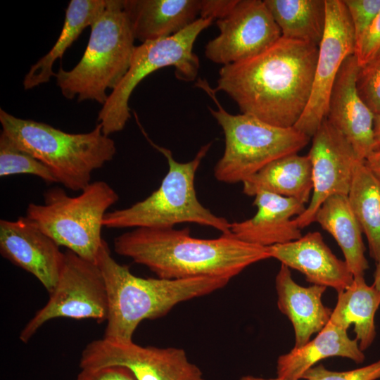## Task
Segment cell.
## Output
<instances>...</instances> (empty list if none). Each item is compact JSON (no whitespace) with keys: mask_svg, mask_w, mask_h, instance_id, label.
I'll return each instance as SVG.
<instances>
[{"mask_svg":"<svg viewBox=\"0 0 380 380\" xmlns=\"http://www.w3.org/2000/svg\"><path fill=\"white\" fill-rule=\"evenodd\" d=\"M308 156L311 163L312 192L305 211L294 219L300 229L314 222L317 211L328 198L348 195L360 161L350 143L327 119L313 135Z\"/></svg>","mask_w":380,"mask_h":380,"instance_id":"14","label":"cell"},{"mask_svg":"<svg viewBox=\"0 0 380 380\" xmlns=\"http://www.w3.org/2000/svg\"><path fill=\"white\" fill-rule=\"evenodd\" d=\"M362 233L366 235L369 255L380 261V182L364 163L356 164L347 195Z\"/></svg>","mask_w":380,"mask_h":380,"instance_id":"27","label":"cell"},{"mask_svg":"<svg viewBox=\"0 0 380 380\" xmlns=\"http://www.w3.org/2000/svg\"><path fill=\"white\" fill-rule=\"evenodd\" d=\"M350 16L356 42L380 11V0H343Z\"/></svg>","mask_w":380,"mask_h":380,"instance_id":"31","label":"cell"},{"mask_svg":"<svg viewBox=\"0 0 380 380\" xmlns=\"http://www.w3.org/2000/svg\"><path fill=\"white\" fill-rule=\"evenodd\" d=\"M240 380H291V379H280V378H275V379H264L261 377H255L253 376H242Z\"/></svg>","mask_w":380,"mask_h":380,"instance_id":"38","label":"cell"},{"mask_svg":"<svg viewBox=\"0 0 380 380\" xmlns=\"http://www.w3.org/2000/svg\"><path fill=\"white\" fill-rule=\"evenodd\" d=\"M59 246L25 216L0 220V253L34 276L49 293L58 280L65 255Z\"/></svg>","mask_w":380,"mask_h":380,"instance_id":"15","label":"cell"},{"mask_svg":"<svg viewBox=\"0 0 380 380\" xmlns=\"http://www.w3.org/2000/svg\"><path fill=\"white\" fill-rule=\"evenodd\" d=\"M220 34L208 42L205 56L222 66L252 58L281 37L264 1L238 0L225 18L217 20Z\"/></svg>","mask_w":380,"mask_h":380,"instance_id":"13","label":"cell"},{"mask_svg":"<svg viewBox=\"0 0 380 380\" xmlns=\"http://www.w3.org/2000/svg\"><path fill=\"white\" fill-rule=\"evenodd\" d=\"M76 380H137L127 367L109 365L95 369H81Z\"/></svg>","mask_w":380,"mask_h":380,"instance_id":"33","label":"cell"},{"mask_svg":"<svg viewBox=\"0 0 380 380\" xmlns=\"http://www.w3.org/2000/svg\"><path fill=\"white\" fill-rule=\"evenodd\" d=\"M314 222L336 240L353 277L364 276L369 264L365 255L362 232L348 196L336 194L328 198L317 211Z\"/></svg>","mask_w":380,"mask_h":380,"instance_id":"23","label":"cell"},{"mask_svg":"<svg viewBox=\"0 0 380 380\" xmlns=\"http://www.w3.org/2000/svg\"><path fill=\"white\" fill-rule=\"evenodd\" d=\"M86 49L71 70L61 66L56 83L64 97L95 101L102 106L108 89L119 84L130 66L135 49L134 33L123 10L122 0H108V4L91 25Z\"/></svg>","mask_w":380,"mask_h":380,"instance_id":"6","label":"cell"},{"mask_svg":"<svg viewBox=\"0 0 380 380\" xmlns=\"http://www.w3.org/2000/svg\"><path fill=\"white\" fill-rule=\"evenodd\" d=\"M374 132L375 148H377L380 146V113L374 116Z\"/></svg>","mask_w":380,"mask_h":380,"instance_id":"36","label":"cell"},{"mask_svg":"<svg viewBox=\"0 0 380 380\" xmlns=\"http://www.w3.org/2000/svg\"><path fill=\"white\" fill-rule=\"evenodd\" d=\"M254 197L255 214L246 220L232 222L229 234L262 247L289 243L303 236L294 219L305 211V204L267 191Z\"/></svg>","mask_w":380,"mask_h":380,"instance_id":"17","label":"cell"},{"mask_svg":"<svg viewBox=\"0 0 380 380\" xmlns=\"http://www.w3.org/2000/svg\"><path fill=\"white\" fill-rule=\"evenodd\" d=\"M63 265L57 284L46 305L22 329L19 338L27 343L46 322L68 317L107 320L108 302L105 281L96 263L75 253L64 252Z\"/></svg>","mask_w":380,"mask_h":380,"instance_id":"10","label":"cell"},{"mask_svg":"<svg viewBox=\"0 0 380 380\" xmlns=\"http://www.w3.org/2000/svg\"><path fill=\"white\" fill-rule=\"evenodd\" d=\"M270 258L301 272L307 281L331 287L337 292L348 288L354 277L345 260L338 258L318 232L300 239L269 247Z\"/></svg>","mask_w":380,"mask_h":380,"instance_id":"18","label":"cell"},{"mask_svg":"<svg viewBox=\"0 0 380 380\" xmlns=\"http://www.w3.org/2000/svg\"><path fill=\"white\" fill-rule=\"evenodd\" d=\"M329 357H346L356 363L365 358L357 340L350 338L346 330L329 322L312 341L278 357L277 377L299 380L317 362Z\"/></svg>","mask_w":380,"mask_h":380,"instance_id":"21","label":"cell"},{"mask_svg":"<svg viewBox=\"0 0 380 380\" xmlns=\"http://www.w3.org/2000/svg\"><path fill=\"white\" fill-rule=\"evenodd\" d=\"M380 50V11L356 42L355 56L359 66L368 62Z\"/></svg>","mask_w":380,"mask_h":380,"instance_id":"32","label":"cell"},{"mask_svg":"<svg viewBox=\"0 0 380 380\" xmlns=\"http://www.w3.org/2000/svg\"><path fill=\"white\" fill-rule=\"evenodd\" d=\"M135 39L141 43L183 30L200 15L201 0H122Z\"/></svg>","mask_w":380,"mask_h":380,"instance_id":"20","label":"cell"},{"mask_svg":"<svg viewBox=\"0 0 380 380\" xmlns=\"http://www.w3.org/2000/svg\"><path fill=\"white\" fill-rule=\"evenodd\" d=\"M302 378L305 380H376L380 379V360L346 372L331 371L319 365L307 370Z\"/></svg>","mask_w":380,"mask_h":380,"instance_id":"30","label":"cell"},{"mask_svg":"<svg viewBox=\"0 0 380 380\" xmlns=\"http://www.w3.org/2000/svg\"><path fill=\"white\" fill-rule=\"evenodd\" d=\"M108 4V0H71L65 11L59 37L50 51L32 65L23 80L24 89H31L49 82L56 73L53 65L82 31L95 22Z\"/></svg>","mask_w":380,"mask_h":380,"instance_id":"25","label":"cell"},{"mask_svg":"<svg viewBox=\"0 0 380 380\" xmlns=\"http://www.w3.org/2000/svg\"><path fill=\"white\" fill-rule=\"evenodd\" d=\"M96 264L105 281L108 302L103 338L113 342L132 341L143 320L160 318L179 303L210 294L230 281L209 277L184 279L137 277L127 266L114 260L104 240Z\"/></svg>","mask_w":380,"mask_h":380,"instance_id":"3","label":"cell"},{"mask_svg":"<svg viewBox=\"0 0 380 380\" xmlns=\"http://www.w3.org/2000/svg\"><path fill=\"white\" fill-rule=\"evenodd\" d=\"M317 54L312 44L281 37L258 55L222 66L213 89L229 95L242 113L294 127L310 96Z\"/></svg>","mask_w":380,"mask_h":380,"instance_id":"1","label":"cell"},{"mask_svg":"<svg viewBox=\"0 0 380 380\" xmlns=\"http://www.w3.org/2000/svg\"><path fill=\"white\" fill-rule=\"evenodd\" d=\"M359 65L355 54L347 57L333 86L326 119L364 160L375 148V115L360 98L356 87Z\"/></svg>","mask_w":380,"mask_h":380,"instance_id":"16","label":"cell"},{"mask_svg":"<svg viewBox=\"0 0 380 380\" xmlns=\"http://www.w3.org/2000/svg\"><path fill=\"white\" fill-rule=\"evenodd\" d=\"M196 85L216 103L217 109H208L224 136V151L214 167L219 182L243 183L271 162L298 153L308 144L310 138L294 127H279L249 114L228 113L207 81L199 79Z\"/></svg>","mask_w":380,"mask_h":380,"instance_id":"7","label":"cell"},{"mask_svg":"<svg viewBox=\"0 0 380 380\" xmlns=\"http://www.w3.org/2000/svg\"><path fill=\"white\" fill-rule=\"evenodd\" d=\"M213 21L199 18L174 35L135 46L129 70L99 112L98 123L106 135L125 128L131 117L129 100L132 93L143 79L154 71L174 66L177 79L184 82L195 80L200 62L193 47L198 36Z\"/></svg>","mask_w":380,"mask_h":380,"instance_id":"9","label":"cell"},{"mask_svg":"<svg viewBox=\"0 0 380 380\" xmlns=\"http://www.w3.org/2000/svg\"><path fill=\"white\" fill-rule=\"evenodd\" d=\"M0 123L16 146L45 165L57 183L73 191L89 186L93 172L111 161L117 151L115 141L99 123L89 132L68 133L1 108Z\"/></svg>","mask_w":380,"mask_h":380,"instance_id":"4","label":"cell"},{"mask_svg":"<svg viewBox=\"0 0 380 380\" xmlns=\"http://www.w3.org/2000/svg\"><path fill=\"white\" fill-rule=\"evenodd\" d=\"M27 174L47 184L57 183L50 170L29 153L20 148L2 131L0 134V176Z\"/></svg>","mask_w":380,"mask_h":380,"instance_id":"28","label":"cell"},{"mask_svg":"<svg viewBox=\"0 0 380 380\" xmlns=\"http://www.w3.org/2000/svg\"><path fill=\"white\" fill-rule=\"evenodd\" d=\"M264 1L282 37L319 46L326 24V0Z\"/></svg>","mask_w":380,"mask_h":380,"instance_id":"26","label":"cell"},{"mask_svg":"<svg viewBox=\"0 0 380 380\" xmlns=\"http://www.w3.org/2000/svg\"><path fill=\"white\" fill-rule=\"evenodd\" d=\"M277 306L291 322L295 346L307 343L312 334L319 333L329 322L332 310L322 300L327 287L313 284L302 286L293 279L290 269L281 264L275 277Z\"/></svg>","mask_w":380,"mask_h":380,"instance_id":"19","label":"cell"},{"mask_svg":"<svg viewBox=\"0 0 380 380\" xmlns=\"http://www.w3.org/2000/svg\"><path fill=\"white\" fill-rule=\"evenodd\" d=\"M353 25L343 0H326V24L318 46L308 105L294 127L312 137L328 112L329 96L344 60L355 54Z\"/></svg>","mask_w":380,"mask_h":380,"instance_id":"11","label":"cell"},{"mask_svg":"<svg viewBox=\"0 0 380 380\" xmlns=\"http://www.w3.org/2000/svg\"><path fill=\"white\" fill-rule=\"evenodd\" d=\"M374 287L380 291V261L376 262V269L374 273Z\"/></svg>","mask_w":380,"mask_h":380,"instance_id":"37","label":"cell"},{"mask_svg":"<svg viewBox=\"0 0 380 380\" xmlns=\"http://www.w3.org/2000/svg\"><path fill=\"white\" fill-rule=\"evenodd\" d=\"M364 163L380 182V146L369 153L364 160Z\"/></svg>","mask_w":380,"mask_h":380,"instance_id":"35","label":"cell"},{"mask_svg":"<svg viewBox=\"0 0 380 380\" xmlns=\"http://www.w3.org/2000/svg\"><path fill=\"white\" fill-rule=\"evenodd\" d=\"M109 365L128 368L137 380H205L200 368L179 348L144 347L133 341L113 342L102 338L82 350L81 369Z\"/></svg>","mask_w":380,"mask_h":380,"instance_id":"12","label":"cell"},{"mask_svg":"<svg viewBox=\"0 0 380 380\" xmlns=\"http://www.w3.org/2000/svg\"><path fill=\"white\" fill-rule=\"evenodd\" d=\"M267 191L309 203L312 192V168L308 155L293 153L271 162L243 182V192L255 196Z\"/></svg>","mask_w":380,"mask_h":380,"instance_id":"22","label":"cell"},{"mask_svg":"<svg viewBox=\"0 0 380 380\" xmlns=\"http://www.w3.org/2000/svg\"><path fill=\"white\" fill-rule=\"evenodd\" d=\"M115 252L167 279L209 277L231 279L248 266L270 258L269 247L231 234L193 237L189 228H134L115 238Z\"/></svg>","mask_w":380,"mask_h":380,"instance_id":"2","label":"cell"},{"mask_svg":"<svg viewBox=\"0 0 380 380\" xmlns=\"http://www.w3.org/2000/svg\"><path fill=\"white\" fill-rule=\"evenodd\" d=\"M357 92L374 115L380 113V50L365 65L359 66Z\"/></svg>","mask_w":380,"mask_h":380,"instance_id":"29","label":"cell"},{"mask_svg":"<svg viewBox=\"0 0 380 380\" xmlns=\"http://www.w3.org/2000/svg\"><path fill=\"white\" fill-rule=\"evenodd\" d=\"M237 2L238 0H201V18L222 19L231 13Z\"/></svg>","mask_w":380,"mask_h":380,"instance_id":"34","label":"cell"},{"mask_svg":"<svg viewBox=\"0 0 380 380\" xmlns=\"http://www.w3.org/2000/svg\"><path fill=\"white\" fill-rule=\"evenodd\" d=\"M379 305L380 291L369 286L364 276L355 277L348 288L338 292L329 322L346 331L353 324L359 348L364 351L375 338L374 316Z\"/></svg>","mask_w":380,"mask_h":380,"instance_id":"24","label":"cell"},{"mask_svg":"<svg viewBox=\"0 0 380 380\" xmlns=\"http://www.w3.org/2000/svg\"><path fill=\"white\" fill-rule=\"evenodd\" d=\"M118 199L105 181L91 182L76 196L54 186L44 193L43 204H28L25 217L59 246L96 263L103 220Z\"/></svg>","mask_w":380,"mask_h":380,"instance_id":"8","label":"cell"},{"mask_svg":"<svg viewBox=\"0 0 380 380\" xmlns=\"http://www.w3.org/2000/svg\"><path fill=\"white\" fill-rule=\"evenodd\" d=\"M146 137L166 158L168 171L160 186L148 197L127 208L108 212L103 220V227L168 229L179 224L194 223L213 227L222 234H229L231 223L203 205L195 189L196 172L212 143L201 146L191 160L179 163L170 149L154 144Z\"/></svg>","mask_w":380,"mask_h":380,"instance_id":"5","label":"cell"}]
</instances>
